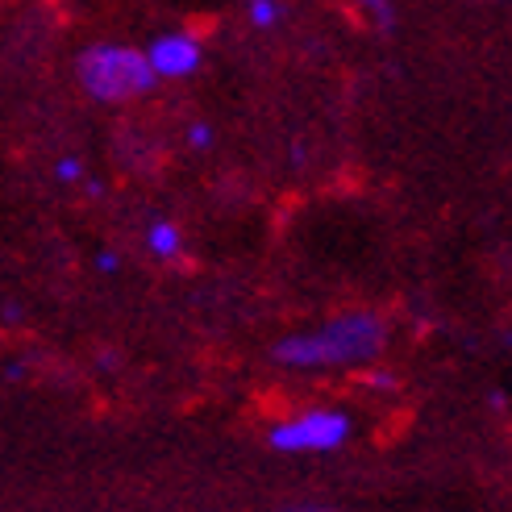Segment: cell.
I'll return each instance as SVG.
<instances>
[{"label": "cell", "mask_w": 512, "mask_h": 512, "mask_svg": "<svg viewBox=\"0 0 512 512\" xmlns=\"http://www.w3.org/2000/svg\"><path fill=\"white\" fill-rule=\"evenodd\" d=\"M55 179H59V184H80V179H84V163L80 159H59Z\"/></svg>", "instance_id": "obj_8"}, {"label": "cell", "mask_w": 512, "mask_h": 512, "mask_svg": "<svg viewBox=\"0 0 512 512\" xmlns=\"http://www.w3.org/2000/svg\"><path fill=\"white\" fill-rule=\"evenodd\" d=\"M188 146L192 150H209L213 146V130H209V125H192V130H188Z\"/></svg>", "instance_id": "obj_10"}, {"label": "cell", "mask_w": 512, "mask_h": 512, "mask_svg": "<svg viewBox=\"0 0 512 512\" xmlns=\"http://www.w3.org/2000/svg\"><path fill=\"white\" fill-rule=\"evenodd\" d=\"M146 250H150V259L175 263L179 254H184V234H179V225L175 221H150L146 225Z\"/></svg>", "instance_id": "obj_5"}, {"label": "cell", "mask_w": 512, "mask_h": 512, "mask_svg": "<svg viewBox=\"0 0 512 512\" xmlns=\"http://www.w3.org/2000/svg\"><path fill=\"white\" fill-rule=\"evenodd\" d=\"M96 271H105V275L117 271V254H113V250H100V254H96Z\"/></svg>", "instance_id": "obj_11"}, {"label": "cell", "mask_w": 512, "mask_h": 512, "mask_svg": "<svg viewBox=\"0 0 512 512\" xmlns=\"http://www.w3.org/2000/svg\"><path fill=\"white\" fill-rule=\"evenodd\" d=\"M75 80H80V88L92 100L117 105V100H134V96L155 92L159 75H155V67H150V59L142 55V50L96 42L75 59Z\"/></svg>", "instance_id": "obj_2"}, {"label": "cell", "mask_w": 512, "mask_h": 512, "mask_svg": "<svg viewBox=\"0 0 512 512\" xmlns=\"http://www.w3.org/2000/svg\"><path fill=\"white\" fill-rule=\"evenodd\" d=\"M84 196L88 200H100V196H105V184H100V179H84Z\"/></svg>", "instance_id": "obj_12"}, {"label": "cell", "mask_w": 512, "mask_h": 512, "mask_svg": "<svg viewBox=\"0 0 512 512\" xmlns=\"http://www.w3.org/2000/svg\"><path fill=\"white\" fill-rule=\"evenodd\" d=\"M246 17L254 30H271V25L284 21V5L279 0H246Z\"/></svg>", "instance_id": "obj_6"}, {"label": "cell", "mask_w": 512, "mask_h": 512, "mask_svg": "<svg viewBox=\"0 0 512 512\" xmlns=\"http://www.w3.org/2000/svg\"><path fill=\"white\" fill-rule=\"evenodd\" d=\"M358 5H363V9L371 13V25H379L383 34H388L392 25H396V9H392V0H358Z\"/></svg>", "instance_id": "obj_7"}, {"label": "cell", "mask_w": 512, "mask_h": 512, "mask_svg": "<svg viewBox=\"0 0 512 512\" xmlns=\"http://www.w3.org/2000/svg\"><path fill=\"white\" fill-rule=\"evenodd\" d=\"M146 59H150V67H155L159 80H184V75H192L200 67L204 46H200L196 34L175 30V34H159L155 42H150Z\"/></svg>", "instance_id": "obj_4"}, {"label": "cell", "mask_w": 512, "mask_h": 512, "mask_svg": "<svg viewBox=\"0 0 512 512\" xmlns=\"http://www.w3.org/2000/svg\"><path fill=\"white\" fill-rule=\"evenodd\" d=\"M363 383H367V388H379V392H396L400 388V379L392 371H367Z\"/></svg>", "instance_id": "obj_9"}, {"label": "cell", "mask_w": 512, "mask_h": 512, "mask_svg": "<svg viewBox=\"0 0 512 512\" xmlns=\"http://www.w3.org/2000/svg\"><path fill=\"white\" fill-rule=\"evenodd\" d=\"M288 512H329V508H288Z\"/></svg>", "instance_id": "obj_13"}, {"label": "cell", "mask_w": 512, "mask_h": 512, "mask_svg": "<svg viewBox=\"0 0 512 512\" xmlns=\"http://www.w3.org/2000/svg\"><path fill=\"white\" fill-rule=\"evenodd\" d=\"M350 438V417L338 408H309L271 429V446L284 454H309V450H338Z\"/></svg>", "instance_id": "obj_3"}, {"label": "cell", "mask_w": 512, "mask_h": 512, "mask_svg": "<svg viewBox=\"0 0 512 512\" xmlns=\"http://www.w3.org/2000/svg\"><path fill=\"white\" fill-rule=\"evenodd\" d=\"M388 329L375 313H342L334 321H325L321 329L309 334H292L284 342H275V363L296 367V371H313V367H358L379 358Z\"/></svg>", "instance_id": "obj_1"}, {"label": "cell", "mask_w": 512, "mask_h": 512, "mask_svg": "<svg viewBox=\"0 0 512 512\" xmlns=\"http://www.w3.org/2000/svg\"><path fill=\"white\" fill-rule=\"evenodd\" d=\"M508 346H512V334H508Z\"/></svg>", "instance_id": "obj_14"}]
</instances>
